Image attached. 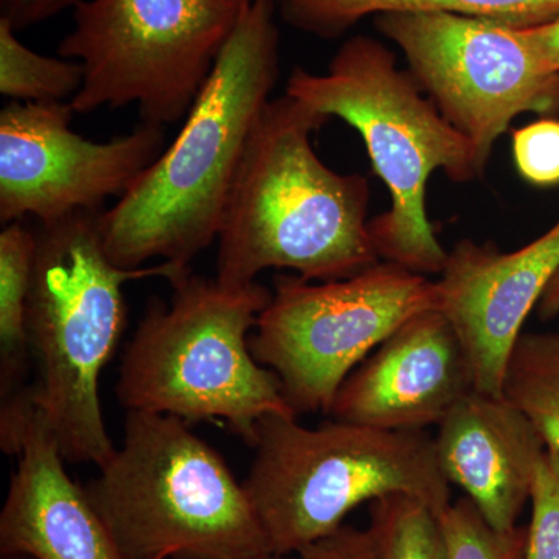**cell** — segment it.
I'll list each match as a JSON object with an SVG mask.
<instances>
[{
  "instance_id": "d4e9b609",
  "label": "cell",
  "mask_w": 559,
  "mask_h": 559,
  "mask_svg": "<svg viewBox=\"0 0 559 559\" xmlns=\"http://www.w3.org/2000/svg\"><path fill=\"white\" fill-rule=\"evenodd\" d=\"M80 0H0V20L16 32L49 21L61 11L75 9Z\"/></svg>"
},
{
  "instance_id": "ba28073f",
  "label": "cell",
  "mask_w": 559,
  "mask_h": 559,
  "mask_svg": "<svg viewBox=\"0 0 559 559\" xmlns=\"http://www.w3.org/2000/svg\"><path fill=\"white\" fill-rule=\"evenodd\" d=\"M249 0H80L58 57L84 80L73 112L138 105L142 123L186 119Z\"/></svg>"
},
{
  "instance_id": "83f0119b",
  "label": "cell",
  "mask_w": 559,
  "mask_h": 559,
  "mask_svg": "<svg viewBox=\"0 0 559 559\" xmlns=\"http://www.w3.org/2000/svg\"><path fill=\"white\" fill-rule=\"evenodd\" d=\"M162 559V558H157ZM255 559H300L297 557V555H278V554H267L263 555V557L255 558Z\"/></svg>"
},
{
  "instance_id": "7a4b0ae2",
  "label": "cell",
  "mask_w": 559,
  "mask_h": 559,
  "mask_svg": "<svg viewBox=\"0 0 559 559\" xmlns=\"http://www.w3.org/2000/svg\"><path fill=\"white\" fill-rule=\"evenodd\" d=\"M329 120L288 94L267 103L221 221L219 282L248 285L266 270L333 282L380 263L367 221L369 182L331 170L312 148Z\"/></svg>"
},
{
  "instance_id": "6da1fadb",
  "label": "cell",
  "mask_w": 559,
  "mask_h": 559,
  "mask_svg": "<svg viewBox=\"0 0 559 559\" xmlns=\"http://www.w3.org/2000/svg\"><path fill=\"white\" fill-rule=\"evenodd\" d=\"M277 0H249L179 134L102 215L120 267L190 266L218 238L250 135L278 79Z\"/></svg>"
},
{
  "instance_id": "ffe728a7",
  "label": "cell",
  "mask_w": 559,
  "mask_h": 559,
  "mask_svg": "<svg viewBox=\"0 0 559 559\" xmlns=\"http://www.w3.org/2000/svg\"><path fill=\"white\" fill-rule=\"evenodd\" d=\"M377 559H450L439 514L421 500L390 495L370 503Z\"/></svg>"
},
{
  "instance_id": "e0dca14e",
  "label": "cell",
  "mask_w": 559,
  "mask_h": 559,
  "mask_svg": "<svg viewBox=\"0 0 559 559\" xmlns=\"http://www.w3.org/2000/svg\"><path fill=\"white\" fill-rule=\"evenodd\" d=\"M423 11L477 17L524 31L558 20L559 0H277V13L286 24L319 38H337L371 14Z\"/></svg>"
},
{
  "instance_id": "ac0fdd59",
  "label": "cell",
  "mask_w": 559,
  "mask_h": 559,
  "mask_svg": "<svg viewBox=\"0 0 559 559\" xmlns=\"http://www.w3.org/2000/svg\"><path fill=\"white\" fill-rule=\"evenodd\" d=\"M503 395L538 429L549 450L559 452V333H522Z\"/></svg>"
},
{
  "instance_id": "44dd1931",
  "label": "cell",
  "mask_w": 559,
  "mask_h": 559,
  "mask_svg": "<svg viewBox=\"0 0 559 559\" xmlns=\"http://www.w3.org/2000/svg\"><path fill=\"white\" fill-rule=\"evenodd\" d=\"M439 521L450 559H525L528 528H492L468 498L451 502Z\"/></svg>"
},
{
  "instance_id": "4316f807",
  "label": "cell",
  "mask_w": 559,
  "mask_h": 559,
  "mask_svg": "<svg viewBox=\"0 0 559 559\" xmlns=\"http://www.w3.org/2000/svg\"><path fill=\"white\" fill-rule=\"evenodd\" d=\"M538 311L540 319H554L559 316V271L539 300Z\"/></svg>"
},
{
  "instance_id": "30bf717a",
  "label": "cell",
  "mask_w": 559,
  "mask_h": 559,
  "mask_svg": "<svg viewBox=\"0 0 559 559\" xmlns=\"http://www.w3.org/2000/svg\"><path fill=\"white\" fill-rule=\"evenodd\" d=\"M377 28L406 58L441 116L468 139L481 167L522 114L559 112V72L518 28L451 13H385Z\"/></svg>"
},
{
  "instance_id": "3957f363",
  "label": "cell",
  "mask_w": 559,
  "mask_h": 559,
  "mask_svg": "<svg viewBox=\"0 0 559 559\" xmlns=\"http://www.w3.org/2000/svg\"><path fill=\"white\" fill-rule=\"evenodd\" d=\"M102 212H76L36 227L27 307V403L69 463L105 465L117 448L103 418L100 377L128 322L123 286L159 277L175 283L190 266L127 270L106 253Z\"/></svg>"
},
{
  "instance_id": "5b68a950",
  "label": "cell",
  "mask_w": 559,
  "mask_h": 559,
  "mask_svg": "<svg viewBox=\"0 0 559 559\" xmlns=\"http://www.w3.org/2000/svg\"><path fill=\"white\" fill-rule=\"evenodd\" d=\"M168 304L153 299L121 355L117 400L127 412L218 423L246 443L267 415L297 417L249 340L272 290L189 272Z\"/></svg>"
},
{
  "instance_id": "484cf974",
  "label": "cell",
  "mask_w": 559,
  "mask_h": 559,
  "mask_svg": "<svg viewBox=\"0 0 559 559\" xmlns=\"http://www.w3.org/2000/svg\"><path fill=\"white\" fill-rule=\"evenodd\" d=\"M521 32L543 61L559 72V17L549 24L524 28Z\"/></svg>"
},
{
  "instance_id": "7402d4cb",
  "label": "cell",
  "mask_w": 559,
  "mask_h": 559,
  "mask_svg": "<svg viewBox=\"0 0 559 559\" xmlns=\"http://www.w3.org/2000/svg\"><path fill=\"white\" fill-rule=\"evenodd\" d=\"M525 559H559V452L547 448L533 479Z\"/></svg>"
},
{
  "instance_id": "603a6c76",
  "label": "cell",
  "mask_w": 559,
  "mask_h": 559,
  "mask_svg": "<svg viewBox=\"0 0 559 559\" xmlns=\"http://www.w3.org/2000/svg\"><path fill=\"white\" fill-rule=\"evenodd\" d=\"M513 159L522 178L536 187L559 186V120L544 117L513 132Z\"/></svg>"
},
{
  "instance_id": "4fadbf2b",
  "label": "cell",
  "mask_w": 559,
  "mask_h": 559,
  "mask_svg": "<svg viewBox=\"0 0 559 559\" xmlns=\"http://www.w3.org/2000/svg\"><path fill=\"white\" fill-rule=\"evenodd\" d=\"M468 362L440 311L419 312L393 331L342 382L333 419L384 430H425L473 392Z\"/></svg>"
},
{
  "instance_id": "5bb4252c",
  "label": "cell",
  "mask_w": 559,
  "mask_h": 559,
  "mask_svg": "<svg viewBox=\"0 0 559 559\" xmlns=\"http://www.w3.org/2000/svg\"><path fill=\"white\" fill-rule=\"evenodd\" d=\"M437 459L492 528L518 527L547 447L527 415L503 396L473 390L437 426Z\"/></svg>"
},
{
  "instance_id": "d6986e66",
  "label": "cell",
  "mask_w": 559,
  "mask_h": 559,
  "mask_svg": "<svg viewBox=\"0 0 559 559\" xmlns=\"http://www.w3.org/2000/svg\"><path fill=\"white\" fill-rule=\"evenodd\" d=\"M0 20V94L10 102H70L83 86L81 62L44 57L28 49Z\"/></svg>"
},
{
  "instance_id": "f1b7e54d",
  "label": "cell",
  "mask_w": 559,
  "mask_h": 559,
  "mask_svg": "<svg viewBox=\"0 0 559 559\" xmlns=\"http://www.w3.org/2000/svg\"><path fill=\"white\" fill-rule=\"evenodd\" d=\"M2 559H32V558L21 557V555H2Z\"/></svg>"
},
{
  "instance_id": "9a60e30c",
  "label": "cell",
  "mask_w": 559,
  "mask_h": 559,
  "mask_svg": "<svg viewBox=\"0 0 559 559\" xmlns=\"http://www.w3.org/2000/svg\"><path fill=\"white\" fill-rule=\"evenodd\" d=\"M0 513V551L32 559H127L57 441L31 412Z\"/></svg>"
},
{
  "instance_id": "2e32d148",
  "label": "cell",
  "mask_w": 559,
  "mask_h": 559,
  "mask_svg": "<svg viewBox=\"0 0 559 559\" xmlns=\"http://www.w3.org/2000/svg\"><path fill=\"white\" fill-rule=\"evenodd\" d=\"M36 231L22 221L0 234V447H16L31 407L27 307L35 266Z\"/></svg>"
},
{
  "instance_id": "52a82bcc",
  "label": "cell",
  "mask_w": 559,
  "mask_h": 559,
  "mask_svg": "<svg viewBox=\"0 0 559 559\" xmlns=\"http://www.w3.org/2000/svg\"><path fill=\"white\" fill-rule=\"evenodd\" d=\"M242 481L272 554L297 555L344 525L366 502L406 495L437 514L451 484L426 430H384L331 419L307 428L288 415L257 425Z\"/></svg>"
},
{
  "instance_id": "277c9868",
  "label": "cell",
  "mask_w": 559,
  "mask_h": 559,
  "mask_svg": "<svg viewBox=\"0 0 559 559\" xmlns=\"http://www.w3.org/2000/svg\"><path fill=\"white\" fill-rule=\"evenodd\" d=\"M286 94L359 132L371 168L388 187L390 207L369 223L380 260L426 275L440 274L448 259L426 209V187L443 170L454 182L484 173L468 139L441 116L409 70L370 36L342 44L329 69L296 68Z\"/></svg>"
},
{
  "instance_id": "7c38bea8",
  "label": "cell",
  "mask_w": 559,
  "mask_h": 559,
  "mask_svg": "<svg viewBox=\"0 0 559 559\" xmlns=\"http://www.w3.org/2000/svg\"><path fill=\"white\" fill-rule=\"evenodd\" d=\"M559 271V221L524 248L460 240L437 280V311L465 353L474 390L503 396L511 356L530 312Z\"/></svg>"
},
{
  "instance_id": "cb8c5ba5",
  "label": "cell",
  "mask_w": 559,
  "mask_h": 559,
  "mask_svg": "<svg viewBox=\"0 0 559 559\" xmlns=\"http://www.w3.org/2000/svg\"><path fill=\"white\" fill-rule=\"evenodd\" d=\"M300 559H377V547L370 530L342 525L326 538L301 549Z\"/></svg>"
},
{
  "instance_id": "9c48e42d",
  "label": "cell",
  "mask_w": 559,
  "mask_h": 559,
  "mask_svg": "<svg viewBox=\"0 0 559 559\" xmlns=\"http://www.w3.org/2000/svg\"><path fill=\"white\" fill-rule=\"evenodd\" d=\"M428 310H437L436 282L389 261L333 282L277 275L249 345L296 415L330 414L345 378Z\"/></svg>"
},
{
  "instance_id": "8fae6325",
  "label": "cell",
  "mask_w": 559,
  "mask_h": 559,
  "mask_svg": "<svg viewBox=\"0 0 559 559\" xmlns=\"http://www.w3.org/2000/svg\"><path fill=\"white\" fill-rule=\"evenodd\" d=\"M68 102H10L0 110V221L51 223L102 212L123 197L165 150L164 128L140 123L130 134L91 142L70 130Z\"/></svg>"
},
{
  "instance_id": "8992f818",
  "label": "cell",
  "mask_w": 559,
  "mask_h": 559,
  "mask_svg": "<svg viewBox=\"0 0 559 559\" xmlns=\"http://www.w3.org/2000/svg\"><path fill=\"white\" fill-rule=\"evenodd\" d=\"M86 485L127 559L272 554L245 485L189 423L127 412L123 443Z\"/></svg>"
}]
</instances>
